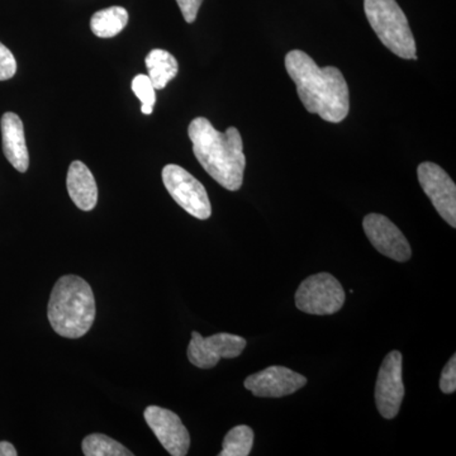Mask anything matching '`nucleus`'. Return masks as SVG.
<instances>
[{"label":"nucleus","instance_id":"f257e3e1","mask_svg":"<svg viewBox=\"0 0 456 456\" xmlns=\"http://www.w3.org/2000/svg\"><path fill=\"white\" fill-rule=\"evenodd\" d=\"M285 69L308 112L331 123L346 118L350 110L349 86L338 68H320L308 53L293 50L285 56Z\"/></svg>","mask_w":456,"mask_h":456},{"label":"nucleus","instance_id":"f03ea898","mask_svg":"<svg viewBox=\"0 0 456 456\" xmlns=\"http://www.w3.org/2000/svg\"><path fill=\"white\" fill-rule=\"evenodd\" d=\"M193 152L204 170L227 191H236L242 187L246 156L241 134L236 127L224 134L216 130L204 117L193 119L188 128Z\"/></svg>","mask_w":456,"mask_h":456},{"label":"nucleus","instance_id":"7ed1b4c3","mask_svg":"<svg viewBox=\"0 0 456 456\" xmlns=\"http://www.w3.org/2000/svg\"><path fill=\"white\" fill-rule=\"evenodd\" d=\"M47 316L53 331L62 338L88 334L95 320L94 293L88 281L77 275L60 278L51 292Z\"/></svg>","mask_w":456,"mask_h":456},{"label":"nucleus","instance_id":"20e7f679","mask_svg":"<svg viewBox=\"0 0 456 456\" xmlns=\"http://www.w3.org/2000/svg\"><path fill=\"white\" fill-rule=\"evenodd\" d=\"M364 11L378 38L395 55L417 60L415 37L395 0H364Z\"/></svg>","mask_w":456,"mask_h":456},{"label":"nucleus","instance_id":"39448f33","mask_svg":"<svg viewBox=\"0 0 456 456\" xmlns=\"http://www.w3.org/2000/svg\"><path fill=\"white\" fill-rule=\"evenodd\" d=\"M345 299L346 294L340 281L329 273H318L305 279L296 293L297 308L316 316L336 314Z\"/></svg>","mask_w":456,"mask_h":456},{"label":"nucleus","instance_id":"423d86ee","mask_svg":"<svg viewBox=\"0 0 456 456\" xmlns=\"http://www.w3.org/2000/svg\"><path fill=\"white\" fill-rule=\"evenodd\" d=\"M163 182L171 198L198 220H208L212 215L211 200L200 180L175 164L163 169Z\"/></svg>","mask_w":456,"mask_h":456},{"label":"nucleus","instance_id":"0eeeda50","mask_svg":"<svg viewBox=\"0 0 456 456\" xmlns=\"http://www.w3.org/2000/svg\"><path fill=\"white\" fill-rule=\"evenodd\" d=\"M246 342L241 336L216 334L203 338L200 332H191L187 355L189 362L200 369H211L220 362L221 359H233L241 355L245 350Z\"/></svg>","mask_w":456,"mask_h":456},{"label":"nucleus","instance_id":"6e6552de","mask_svg":"<svg viewBox=\"0 0 456 456\" xmlns=\"http://www.w3.org/2000/svg\"><path fill=\"white\" fill-rule=\"evenodd\" d=\"M419 182L435 209L450 226L456 227V185L443 167L422 163L417 169Z\"/></svg>","mask_w":456,"mask_h":456},{"label":"nucleus","instance_id":"1a4fd4ad","mask_svg":"<svg viewBox=\"0 0 456 456\" xmlns=\"http://www.w3.org/2000/svg\"><path fill=\"white\" fill-rule=\"evenodd\" d=\"M402 354L395 350L389 353L380 365L375 386V403L380 415L387 419L398 415L404 397L403 379H402Z\"/></svg>","mask_w":456,"mask_h":456},{"label":"nucleus","instance_id":"9d476101","mask_svg":"<svg viewBox=\"0 0 456 456\" xmlns=\"http://www.w3.org/2000/svg\"><path fill=\"white\" fill-rule=\"evenodd\" d=\"M362 227L369 241L384 256L398 263H406L412 256L406 237L386 216L370 213L365 216Z\"/></svg>","mask_w":456,"mask_h":456},{"label":"nucleus","instance_id":"9b49d317","mask_svg":"<svg viewBox=\"0 0 456 456\" xmlns=\"http://www.w3.org/2000/svg\"><path fill=\"white\" fill-rule=\"evenodd\" d=\"M145 421L160 441L163 448L173 456L188 454L191 436L180 417L173 411L159 406H149L143 412Z\"/></svg>","mask_w":456,"mask_h":456},{"label":"nucleus","instance_id":"f8f14e48","mask_svg":"<svg viewBox=\"0 0 456 456\" xmlns=\"http://www.w3.org/2000/svg\"><path fill=\"white\" fill-rule=\"evenodd\" d=\"M307 384L305 375L285 367H269L245 379V388L255 397L281 398L293 395Z\"/></svg>","mask_w":456,"mask_h":456},{"label":"nucleus","instance_id":"ddd939ff","mask_svg":"<svg viewBox=\"0 0 456 456\" xmlns=\"http://www.w3.org/2000/svg\"><path fill=\"white\" fill-rule=\"evenodd\" d=\"M3 152L14 169L26 173L29 167L28 149L26 145L25 127L16 113L3 114L2 122Z\"/></svg>","mask_w":456,"mask_h":456},{"label":"nucleus","instance_id":"4468645a","mask_svg":"<svg viewBox=\"0 0 456 456\" xmlns=\"http://www.w3.org/2000/svg\"><path fill=\"white\" fill-rule=\"evenodd\" d=\"M69 196L77 208L89 212L98 202V187L94 175L82 161L71 163L66 178Z\"/></svg>","mask_w":456,"mask_h":456},{"label":"nucleus","instance_id":"2eb2a0df","mask_svg":"<svg viewBox=\"0 0 456 456\" xmlns=\"http://www.w3.org/2000/svg\"><path fill=\"white\" fill-rule=\"evenodd\" d=\"M145 64L155 89H164L178 75L179 65L175 57L167 51L155 49L147 55Z\"/></svg>","mask_w":456,"mask_h":456},{"label":"nucleus","instance_id":"dca6fc26","mask_svg":"<svg viewBox=\"0 0 456 456\" xmlns=\"http://www.w3.org/2000/svg\"><path fill=\"white\" fill-rule=\"evenodd\" d=\"M128 23V13L125 8L110 7L94 13L90 20L93 33L101 38H110L121 33Z\"/></svg>","mask_w":456,"mask_h":456},{"label":"nucleus","instance_id":"f3484780","mask_svg":"<svg viewBox=\"0 0 456 456\" xmlns=\"http://www.w3.org/2000/svg\"><path fill=\"white\" fill-rule=\"evenodd\" d=\"M254 445V431L248 426L240 425L228 431L222 444L220 456H248Z\"/></svg>","mask_w":456,"mask_h":456},{"label":"nucleus","instance_id":"a211bd4d","mask_svg":"<svg viewBox=\"0 0 456 456\" xmlns=\"http://www.w3.org/2000/svg\"><path fill=\"white\" fill-rule=\"evenodd\" d=\"M84 455L86 456H132L134 452L126 449L118 441L103 434H92L83 440Z\"/></svg>","mask_w":456,"mask_h":456},{"label":"nucleus","instance_id":"6ab92c4d","mask_svg":"<svg viewBox=\"0 0 456 456\" xmlns=\"http://www.w3.org/2000/svg\"><path fill=\"white\" fill-rule=\"evenodd\" d=\"M132 90H134L136 97L140 99L142 107H141V112L143 114L152 113L154 110L156 94L155 88L152 86L151 80L145 74L137 75L134 79L132 80Z\"/></svg>","mask_w":456,"mask_h":456},{"label":"nucleus","instance_id":"aec40b11","mask_svg":"<svg viewBox=\"0 0 456 456\" xmlns=\"http://www.w3.org/2000/svg\"><path fill=\"white\" fill-rule=\"evenodd\" d=\"M17 61L13 53L0 42V82L12 79L16 75Z\"/></svg>","mask_w":456,"mask_h":456},{"label":"nucleus","instance_id":"412c9836","mask_svg":"<svg viewBox=\"0 0 456 456\" xmlns=\"http://www.w3.org/2000/svg\"><path fill=\"white\" fill-rule=\"evenodd\" d=\"M440 389L445 395H452L456 391V355L449 360L443 369L440 378Z\"/></svg>","mask_w":456,"mask_h":456},{"label":"nucleus","instance_id":"4be33fe9","mask_svg":"<svg viewBox=\"0 0 456 456\" xmlns=\"http://www.w3.org/2000/svg\"><path fill=\"white\" fill-rule=\"evenodd\" d=\"M185 22L193 23L197 20L198 11L202 5L203 0H176Z\"/></svg>","mask_w":456,"mask_h":456},{"label":"nucleus","instance_id":"5701e85b","mask_svg":"<svg viewBox=\"0 0 456 456\" xmlns=\"http://www.w3.org/2000/svg\"><path fill=\"white\" fill-rule=\"evenodd\" d=\"M0 456H17V450L8 441L0 443Z\"/></svg>","mask_w":456,"mask_h":456}]
</instances>
